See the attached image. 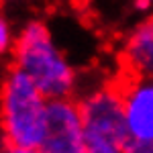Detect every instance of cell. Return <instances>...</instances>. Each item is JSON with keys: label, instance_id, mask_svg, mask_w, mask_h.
Instances as JSON below:
<instances>
[{"label": "cell", "instance_id": "obj_1", "mask_svg": "<svg viewBox=\"0 0 153 153\" xmlns=\"http://www.w3.org/2000/svg\"><path fill=\"white\" fill-rule=\"evenodd\" d=\"M14 61L45 100H65L76 86V71L59 51L47 25L31 21L14 41Z\"/></svg>", "mask_w": 153, "mask_h": 153}, {"label": "cell", "instance_id": "obj_2", "mask_svg": "<svg viewBox=\"0 0 153 153\" xmlns=\"http://www.w3.org/2000/svg\"><path fill=\"white\" fill-rule=\"evenodd\" d=\"M0 125L4 143L12 147L41 149L47 135V100L16 68L0 90Z\"/></svg>", "mask_w": 153, "mask_h": 153}, {"label": "cell", "instance_id": "obj_3", "mask_svg": "<svg viewBox=\"0 0 153 153\" xmlns=\"http://www.w3.org/2000/svg\"><path fill=\"white\" fill-rule=\"evenodd\" d=\"M82 118L84 143L88 145H110L123 149L129 141V131L125 125L123 96L114 88L96 90L82 102H78Z\"/></svg>", "mask_w": 153, "mask_h": 153}, {"label": "cell", "instance_id": "obj_4", "mask_svg": "<svg viewBox=\"0 0 153 153\" xmlns=\"http://www.w3.org/2000/svg\"><path fill=\"white\" fill-rule=\"evenodd\" d=\"M43 153H88L82 133L78 102L71 98L47 102V135L41 145Z\"/></svg>", "mask_w": 153, "mask_h": 153}, {"label": "cell", "instance_id": "obj_5", "mask_svg": "<svg viewBox=\"0 0 153 153\" xmlns=\"http://www.w3.org/2000/svg\"><path fill=\"white\" fill-rule=\"evenodd\" d=\"M123 96L125 125L129 139L153 143V86L149 80H139Z\"/></svg>", "mask_w": 153, "mask_h": 153}, {"label": "cell", "instance_id": "obj_6", "mask_svg": "<svg viewBox=\"0 0 153 153\" xmlns=\"http://www.w3.org/2000/svg\"><path fill=\"white\" fill-rule=\"evenodd\" d=\"M125 55L129 63L139 71L141 76H151L153 71V25L151 21L141 23L135 27L129 35Z\"/></svg>", "mask_w": 153, "mask_h": 153}, {"label": "cell", "instance_id": "obj_7", "mask_svg": "<svg viewBox=\"0 0 153 153\" xmlns=\"http://www.w3.org/2000/svg\"><path fill=\"white\" fill-rule=\"evenodd\" d=\"M14 45V37H12V29H10V23L0 16V55L2 53H8Z\"/></svg>", "mask_w": 153, "mask_h": 153}, {"label": "cell", "instance_id": "obj_8", "mask_svg": "<svg viewBox=\"0 0 153 153\" xmlns=\"http://www.w3.org/2000/svg\"><path fill=\"white\" fill-rule=\"evenodd\" d=\"M120 153H153V143H143L129 139L125 143V147L120 149Z\"/></svg>", "mask_w": 153, "mask_h": 153}, {"label": "cell", "instance_id": "obj_9", "mask_svg": "<svg viewBox=\"0 0 153 153\" xmlns=\"http://www.w3.org/2000/svg\"><path fill=\"white\" fill-rule=\"evenodd\" d=\"M0 153H43L41 149H23V147H12V145H2V151Z\"/></svg>", "mask_w": 153, "mask_h": 153}, {"label": "cell", "instance_id": "obj_10", "mask_svg": "<svg viewBox=\"0 0 153 153\" xmlns=\"http://www.w3.org/2000/svg\"><path fill=\"white\" fill-rule=\"evenodd\" d=\"M153 0H135V8L137 10H149Z\"/></svg>", "mask_w": 153, "mask_h": 153}]
</instances>
